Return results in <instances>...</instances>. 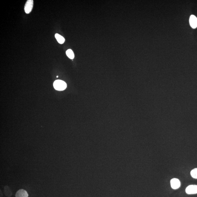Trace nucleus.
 Returning <instances> with one entry per match:
<instances>
[{
	"instance_id": "9d476101",
	"label": "nucleus",
	"mask_w": 197,
	"mask_h": 197,
	"mask_svg": "<svg viewBox=\"0 0 197 197\" xmlns=\"http://www.w3.org/2000/svg\"><path fill=\"white\" fill-rule=\"evenodd\" d=\"M191 175L193 178L197 179V168L194 169L192 170Z\"/></svg>"
},
{
	"instance_id": "f8f14e48",
	"label": "nucleus",
	"mask_w": 197,
	"mask_h": 197,
	"mask_svg": "<svg viewBox=\"0 0 197 197\" xmlns=\"http://www.w3.org/2000/svg\"><path fill=\"white\" fill-rule=\"evenodd\" d=\"M58 76H57V78H58Z\"/></svg>"
},
{
	"instance_id": "423d86ee",
	"label": "nucleus",
	"mask_w": 197,
	"mask_h": 197,
	"mask_svg": "<svg viewBox=\"0 0 197 197\" xmlns=\"http://www.w3.org/2000/svg\"><path fill=\"white\" fill-rule=\"evenodd\" d=\"M190 25L193 28H196L197 27V18L194 15H192L190 17Z\"/></svg>"
},
{
	"instance_id": "1a4fd4ad",
	"label": "nucleus",
	"mask_w": 197,
	"mask_h": 197,
	"mask_svg": "<svg viewBox=\"0 0 197 197\" xmlns=\"http://www.w3.org/2000/svg\"><path fill=\"white\" fill-rule=\"evenodd\" d=\"M66 54L67 56L70 58V59H73L74 58V53L71 49H68L66 52Z\"/></svg>"
},
{
	"instance_id": "9b49d317",
	"label": "nucleus",
	"mask_w": 197,
	"mask_h": 197,
	"mask_svg": "<svg viewBox=\"0 0 197 197\" xmlns=\"http://www.w3.org/2000/svg\"><path fill=\"white\" fill-rule=\"evenodd\" d=\"M3 196V194H2V192L1 191V196Z\"/></svg>"
},
{
	"instance_id": "0eeeda50",
	"label": "nucleus",
	"mask_w": 197,
	"mask_h": 197,
	"mask_svg": "<svg viewBox=\"0 0 197 197\" xmlns=\"http://www.w3.org/2000/svg\"><path fill=\"white\" fill-rule=\"evenodd\" d=\"M4 193L5 196L7 197H11L13 194L11 189L8 186H5L4 187Z\"/></svg>"
},
{
	"instance_id": "39448f33",
	"label": "nucleus",
	"mask_w": 197,
	"mask_h": 197,
	"mask_svg": "<svg viewBox=\"0 0 197 197\" xmlns=\"http://www.w3.org/2000/svg\"><path fill=\"white\" fill-rule=\"evenodd\" d=\"M27 192L23 189H20L15 194L16 197H28Z\"/></svg>"
},
{
	"instance_id": "20e7f679",
	"label": "nucleus",
	"mask_w": 197,
	"mask_h": 197,
	"mask_svg": "<svg viewBox=\"0 0 197 197\" xmlns=\"http://www.w3.org/2000/svg\"><path fill=\"white\" fill-rule=\"evenodd\" d=\"M171 187L174 190L179 188L180 186V182L179 180L174 178L170 181Z\"/></svg>"
},
{
	"instance_id": "f03ea898",
	"label": "nucleus",
	"mask_w": 197,
	"mask_h": 197,
	"mask_svg": "<svg viewBox=\"0 0 197 197\" xmlns=\"http://www.w3.org/2000/svg\"><path fill=\"white\" fill-rule=\"evenodd\" d=\"M33 6V0H28L25 5L24 10L26 14H29L31 11Z\"/></svg>"
},
{
	"instance_id": "f257e3e1",
	"label": "nucleus",
	"mask_w": 197,
	"mask_h": 197,
	"mask_svg": "<svg viewBox=\"0 0 197 197\" xmlns=\"http://www.w3.org/2000/svg\"><path fill=\"white\" fill-rule=\"evenodd\" d=\"M54 86L56 90H63L66 89L67 85L66 82L64 81L58 80L54 82Z\"/></svg>"
},
{
	"instance_id": "7ed1b4c3",
	"label": "nucleus",
	"mask_w": 197,
	"mask_h": 197,
	"mask_svg": "<svg viewBox=\"0 0 197 197\" xmlns=\"http://www.w3.org/2000/svg\"><path fill=\"white\" fill-rule=\"evenodd\" d=\"M186 192L188 194H197V185H190L186 189Z\"/></svg>"
},
{
	"instance_id": "6e6552de",
	"label": "nucleus",
	"mask_w": 197,
	"mask_h": 197,
	"mask_svg": "<svg viewBox=\"0 0 197 197\" xmlns=\"http://www.w3.org/2000/svg\"><path fill=\"white\" fill-rule=\"evenodd\" d=\"M55 37L56 39L57 40V41H58V42L59 44H62L65 41V38L62 36L57 33V34H56Z\"/></svg>"
}]
</instances>
